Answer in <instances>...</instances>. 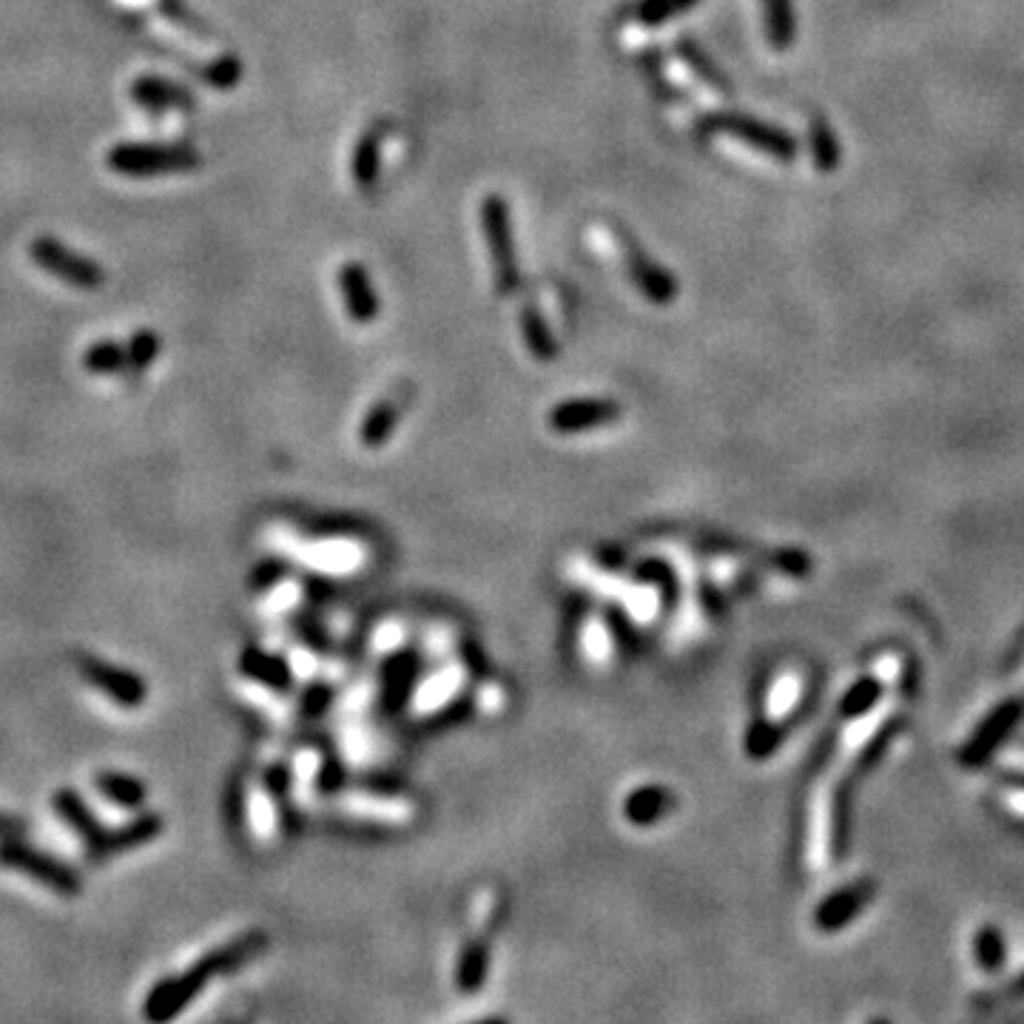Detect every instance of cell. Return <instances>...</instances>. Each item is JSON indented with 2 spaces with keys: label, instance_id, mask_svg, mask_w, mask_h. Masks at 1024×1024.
I'll return each mask as SVG.
<instances>
[{
  "label": "cell",
  "instance_id": "6da1fadb",
  "mask_svg": "<svg viewBox=\"0 0 1024 1024\" xmlns=\"http://www.w3.org/2000/svg\"><path fill=\"white\" fill-rule=\"evenodd\" d=\"M268 939L262 933H248V937L237 939L231 944H222L217 951H211L208 957H202L200 962H194L188 971L177 973V976H168L166 982H157L148 991L146 1004H143V1013H146L148 1022H168L174 1018L180 1011H186L188 1004L197 999V993L211 982V976L217 973L233 971V968H240V964L251 962L257 957L260 948H265Z\"/></svg>",
  "mask_w": 1024,
  "mask_h": 1024
},
{
  "label": "cell",
  "instance_id": "7a4b0ae2",
  "mask_svg": "<svg viewBox=\"0 0 1024 1024\" xmlns=\"http://www.w3.org/2000/svg\"><path fill=\"white\" fill-rule=\"evenodd\" d=\"M108 168L123 177H157V174L194 171L202 157L191 146H154V143H121L106 157Z\"/></svg>",
  "mask_w": 1024,
  "mask_h": 1024
},
{
  "label": "cell",
  "instance_id": "3957f363",
  "mask_svg": "<svg viewBox=\"0 0 1024 1024\" xmlns=\"http://www.w3.org/2000/svg\"><path fill=\"white\" fill-rule=\"evenodd\" d=\"M0 868L27 874L29 879L46 885L49 891L61 894V897H77L83 891V877L74 871L72 865L52 857V854L38 851L18 837L0 839Z\"/></svg>",
  "mask_w": 1024,
  "mask_h": 1024
},
{
  "label": "cell",
  "instance_id": "277c9868",
  "mask_svg": "<svg viewBox=\"0 0 1024 1024\" xmlns=\"http://www.w3.org/2000/svg\"><path fill=\"white\" fill-rule=\"evenodd\" d=\"M481 226H484V240L490 248L492 276H495V291L501 296H512L521 285L519 260H515V240H512L510 208L504 197L490 194L481 206Z\"/></svg>",
  "mask_w": 1024,
  "mask_h": 1024
},
{
  "label": "cell",
  "instance_id": "5b68a950",
  "mask_svg": "<svg viewBox=\"0 0 1024 1024\" xmlns=\"http://www.w3.org/2000/svg\"><path fill=\"white\" fill-rule=\"evenodd\" d=\"M29 253H32V262L41 271H46L54 280L66 282V285L81 288V291H97L106 282V271H103L101 262L72 251V248H66L54 237H38L32 248H29Z\"/></svg>",
  "mask_w": 1024,
  "mask_h": 1024
},
{
  "label": "cell",
  "instance_id": "8992f818",
  "mask_svg": "<svg viewBox=\"0 0 1024 1024\" xmlns=\"http://www.w3.org/2000/svg\"><path fill=\"white\" fill-rule=\"evenodd\" d=\"M700 132L703 134H729V137H738V140L749 143L757 151L772 154L777 160L788 163L794 160V154H797V143L794 137L783 132V128H774L763 121H754V117H745V114H709L703 123H700Z\"/></svg>",
  "mask_w": 1024,
  "mask_h": 1024
},
{
  "label": "cell",
  "instance_id": "52a82bcc",
  "mask_svg": "<svg viewBox=\"0 0 1024 1024\" xmlns=\"http://www.w3.org/2000/svg\"><path fill=\"white\" fill-rule=\"evenodd\" d=\"M81 675L86 678V683H92L97 692H103L123 709H137L148 694V686L140 675L123 669V666L106 663L101 658H83Z\"/></svg>",
  "mask_w": 1024,
  "mask_h": 1024
},
{
  "label": "cell",
  "instance_id": "ba28073f",
  "mask_svg": "<svg viewBox=\"0 0 1024 1024\" xmlns=\"http://www.w3.org/2000/svg\"><path fill=\"white\" fill-rule=\"evenodd\" d=\"M54 812L61 814L63 823L72 828L77 837H81L83 848L92 859H106L108 857V837L112 832L103 828L101 819L94 817V812L86 805V800L81 797V792H74V788H61V792H54Z\"/></svg>",
  "mask_w": 1024,
  "mask_h": 1024
},
{
  "label": "cell",
  "instance_id": "9c48e42d",
  "mask_svg": "<svg viewBox=\"0 0 1024 1024\" xmlns=\"http://www.w3.org/2000/svg\"><path fill=\"white\" fill-rule=\"evenodd\" d=\"M620 419V405L609 399H570L561 401L553 412H550V427L555 432H584L593 427H604L609 421Z\"/></svg>",
  "mask_w": 1024,
  "mask_h": 1024
},
{
  "label": "cell",
  "instance_id": "30bf717a",
  "mask_svg": "<svg viewBox=\"0 0 1024 1024\" xmlns=\"http://www.w3.org/2000/svg\"><path fill=\"white\" fill-rule=\"evenodd\" d=\"M339 288L345 296V307L356 325H370L379 316V296L373 288L367 268L359 262H347L339 268Z\"/></svg>",
  "mask_w": 1024,
  "mask_h": 1024
},
{
  "label": "cell",
  "instance_id": "8fae6325",
  "mask_svg": "<svg viewBox=\"0 0 1024 1024\" xmlns=\"http://www.w3.org/2000/svg\"><path fill=\"white\" fill-rule=\"evenodd\" d=\"M629 276L652 305H672L678 300V282L663 265L649 260L640 248H629Z\"/></svg>",
  "mask_w": 1024,
  "mask_h": 1024
},
{
  "label": "cell",
  "instance_id": "7c38bea8",
  "mask_svg": "<svg viewBox=\"0 0 1024 1024\" xmlns=\"http://www.w3.org/2000/svg\"><path fill=\"white\" fill-rule=\"evenodd\" d=\"M134 103H140L148 112H168V108H191L194 101L186 88L174 83L160 81V77H140L132 86Z\"/></svg>",
  "mask_w": 1024,
  "mask_h": 1024
},
{
  "label": "cell",
  "instance_id": "4fadbf2b",
  "mask_svg": "<svg viewBox=\"0 0 1024 1024\" xmlns=\"http://www.w3.org/2000/svg\"><path fill=\"white\" fill-rule=\"evenodd\" d=\"M94 785H97V792H101L108 803L121 805V808L137 812V808H143V803H146V785H143V780L132 777V774L97 772Z\"/></svg>",
  "mask_w": 1024,
  "mask_h": 1024
},
{
  "label": "cell",
  "instance_id": "5bb4252c",
  "mask_svg": "<svg viewBox=\"0 0 1024 1024\" xmlns=\"http://www.w3.org/2000/svg\"><path fill=\"white\" fill-rule=\"evenodd\" d=\"M163 817L160 814H140L132 823L121 825V828H114L112 837H108V857L112 854H126L134 851V848H140V845L151 843L163 834Z\"/></svg>",
  "mask_w": 1024,
  "mask_h": 1024
},
{
  "label": "cell",
  "instance_id": "9a60e30c",
  "mask_svg": "<svg viewBox=\"0 0 1024 1024\" xmlns=\"http://www.w3.org/2000/svg\"><path fill=\"white\" fill-rule=\"evenodd\" d=\"M669 805H672V794L666 792V788H660V785H644V788L629 794L624 812L626 817H629V823L652 825L658 823V817H663V814L669 812Z\"/></svg>",
  "mask_w": 1024,
  "mask_h": 1024
},
{
  "label": "cell",
  "instance_id": "2e32d148",
  "mask_svg": "<svg viewBox=\"0 0 1024 1024\" xmlns=\"http://www.w3.org/2000/svg\"><path fill=\"white\" fill-rule=\"evenodd\" d=\"M521 331H524V342L535 359H541V362L555 359L558 345H555L553 331H550L546 320L539 313V307H533V305L521 307Z\"/></svg>",
  "mask_w": 1024,
  "mask_h": 1024
},
{
  "label": "cell",
  "instance_id": "e0dca14e",
  "mask_svg": "<svg viewBox=\"0 0 1024 1024\" xmlns=\"http://www.w3.org/2000/svg\"><path fill=\"white\" fill-rule=\"evenodd\" d=\"M382 140L376 132L362 134V140L356 143V151H353V180L356 186L365 191V188H373V182L379 180V166H382Z\"/></svg>",
  "mask_w": 1024,
  "mask_h": 1024
},
{
  "label": "cell",
  "instance_id": "ac0fdd59",
  "mask_svg": "<svg viewBox=\"0 0 1024 1024\" xmlns=\"http://www.w3.org/2000/svg\"><path fill=\"white\" fill-rule=\"evenodd\" d=\"M242 672H245L248 678L260 680L262 686L280 689V692L291 683V669H288L280 658H271V655L260 652V649H248V652L242 655Z\"/></svg>",
  "mask_w": 1024,
  "mask_h": 1024
},
{
  "label": "cell",
  "instance_id": "d6986e66",
  "mask_svg": "<svg viewBox=\"0 0 1024 1024\" xmlns=\"http://www.w3.org/2000/svg\"><path fill=\"white\" fill-rule=\"evenodd\" d=\"M396 425H399V405H396V401H387V399L379 401V405L367 412L365 421H362V427H359L362 445L382 447L393 436Z\"/></svg>",
  "mask_w": 1024,
  "mask_h": 1024
},
{
  "label": "cell",
  "instance_id": "ffe728a7",
  "mask_svg": "<svg viewBox=\"0 0 1024 1024\" xmlns=\"http://www.w3.org/2000/svg\"><path fill=\"white\" fill-rule=\"evenodd\" d=\"M83 367H86L88 373H101V376L128 370V353L126 347L117 345V342L103 339L83 353Z\"/></svg>",
  "mask_w": 1024,
  "mask_h": 1024
},
{
  "label": "cell",
  "instance_id": "44dd1931",
  "mask_svg": "<svg viewBox=\"0 0 1024 1024\" xmlns=\"http://www.w3.org/2000/svg\"><path fill=\"white\" fill-rule=\"evenodd\" d=\"M765 29L769 41L777 49L792 46L794 41V7L792 0H765Z\"/></svg>",
  "mask_w": 1024,
  "mask_h": 1024
},
{
  "label": "cell",
  "instance_id": "7402d4cb",
  "mask_svg": "<svg viewBox=\"0 0 1024 1024\" xmlns=\"http://www.w3.org/2000/svg\"><path fill=\"white\" fill-rule=\"evenodd\" d=\"M678 54L683 58L686 63H689V66L694 69V74H698V77H703V81L709 83V86L718 88L720 94H732V86H729L723 74H720L718 69L712 66V61H709V58H706V54L700 52L698 46H694V41H689V38H680V41H678Z\"/></svg>",
  "mask_w": 1024,
  "mask_h": 1024
},
{
  "label": "cell",
  "instance_id": "603a6c76",
  "mask_svg": "<svg viewBox=\"0 0 1024 1024\" xmlns=\"http://www.w3.org/2000/svg\"><path fill=\"white\" fill-rule=\"evenodd\" d=\"M487 964H490V957H487V948L479 942H472L470 948L464 951L459 962V984L464 993L479 991L481 984H484L487 976Z\"/></svg>",
  "mask_w": 1024,
  "mask_h": 1024
},
{
  "label": "cell",
  "instance_id": "cb8c5ba5",
  "mask_svg": "<svg viewBox=\"0 0 1024 1024\" xmlns=\"http://www.w3.org/2000/svg\"><path fill=\"white\" fill-rule=\"evenodd\" d=\"M692 7H698V0H644L635 14H638L640 27H663L666 21L689 12Z\"/></svg>",
  "mask_w": 1024,
  "mask_h": 1024
},
{
  "label": "cell",
  "instance_id": "d4e9b609",
  "mask_svg": "<svg viewBox=\"0 0 1024 1024\" xmlns=\"http://www.w3.org/2000/svg\"><path fill=\"white\" fill-rule=\"evenodd\" d=\"M163 345L160 336L151 331H137L128 342L126 353H128V370H146L157 356H160Z\"/></svg>",
  "mask_w": 1024,
  "mask_h": 1024
},
{
  "label": "cell",
  "instance_id": "484cf974",
  "mask_svg": "<svg viewBox=\"0 0 1024 1024\" xmlns=\"http://www.w3.org/2000/svg\"><path fill=\"white\" fill-rule=\"evenodd\" d=\"M812 151L819 171H834L839 163V146L823 121L812 123Z\"/></svg>",
  "mask_w": 1024,
  "mask_h": 1024
},
{
  "label": "cell",
  "instance_id": "4316f807",
  "mask_svg": "<svg viewBox=\"0 0 1024 1024\" xmlns=\"http://www.w3.org/2000/svg\"><path fill=\"white\" fill-rule=\"evenodd\" d=\"M202 77H206L208 86L228 92V88H233L242 81V63L237 61V58H231V54H226L220 61H213L211 66L202 72Z\"/></svg>",
  "mask_w": 1024,
  "mask_h": 1024
},
{
  "label": "cell",
  "instance_id": "83f0119b",
  "mask_svg": "<svg viewBox=\"0 0 1024 1024\" xmlns=\"http://www.w3.org/2000/svg\"><path fill=\"white\" fill-rule=\"evenodd\" d=\"M21 832H27V825L18 823V817L0 814V839H3V837H18Z\"/></svg>",
  "mask_w": 1024,
  "mask_h": 1024
}]
</instances>
